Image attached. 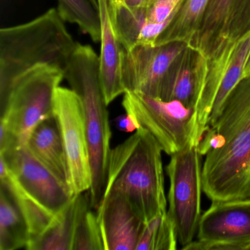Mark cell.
I'll use <instances>...</instances> for the list:
<instances>
[{
    "label": "cell",
    "mask_w": 250,
    "mask_h": 250,
    "mask_svg": "<svg viewBox=\"0 0 250 250\" xmlns=\"http://www.w3.org/2000/svg\"><path fill=\"white\" fill-rule=\"evenodd\" d=\"M194 59V51L187 46L171 67L165 80L161 99L178 100L187 107L195 110L197 94Z\"/></svg>",
    "instance_id": "e0dca14e"
},
{
    "label": "cell",
    "mask_w": 250,
    "mask_h": 250,
    "mask_svg": "<svg viewBox=\"0 0 250 250\" xmlns=\"http://www.w3.org/2000/svg\"><path fill=\"white\" fill-rule=\"evenodd\" d=\"M200 156L197 145L191 143L172 155L166 167L169 179L167 213L182 249L192 242L201 217Z\"/></svg>",
    "instance_id": "52a82bcc"
},
{
    "label": "cell",
    "mask_w": 250,
    "mask_h": 250,
    "mask_svg": "<svg viewBox=\"0 0 250 250\" xmlns=\"http://www.w3.org/2000/svg\"><path fill=\"white\" fill-rule=\"evenodd\" d=\"M55 8L35 20L0 30V96L30 70L49 65L65 71L77 47Z\"/></svg>",
    "instance_id": "3957f363"
},
{
    "label": "cell",
    "mask_w": 250,
    "mask_h": 250,
    "mask_svg": "<svg viewBox=\"0 0 250 250\" xmlns=\"http://www.w3.org/2000/svg\"><path fill=\"white\" fill-rule=\"evenodd\" d=\"M250 75V50L247 57V62H246L245 68H244V77Z\"/></svg>",
    "instance_id": "4316f807"
},
{
    "label": "cell",
    "mask_w": 250,
    "mask_h": 250,
    "mask_svg": "<svg viewBox=\"0 0 250 250\" xmlns=\"http://www.w3.org/2000/svg\"><path fill=\"white\" fill-rule=\"evenodd\" d=\"M73 250H104L97 213L90 207L88 196L79 213Z\"/></svg>",
    "instance_id": "603a6c76"
},
{
    "label": "cell",
    "mask_w": 250,
    "mask_h": 250,
    "mask_svg": "<svg viewBox=\"0 0 250 250\" xmlns=\"http://www.w3.org/2000/svg\"><path fill=\"white\" fill-rule=\"evenodd\" d=\"M209 0H183L173 20L159 36L155 45L173 42L189 43L200 27Z\"/></svg>",
    "instance_id": "ffe728a7"
},
{
    "label": "cell",
    "mask_w": 250,
    "mask_h": 250,
    "mask_svg": "<svg viewBox=\"0 0 250 250\" xmlns=\"http://www.w3.org/2000/svg\"><path fill=\"white\" fill-rule=\"evenodd\" d=\"M58 11L64 21L76 24L94 42L101 39L99 10L90 0H58Z\"/></svg>",
    "instance_id": "7402d4cb"
},
{
    "label": "cell",
    "mask_w": 250,
    "mask_h": 250,
    "mask_svg": "<svg viewBox=\"0 0 250 250\" xmlns=\"http://www.w3.org/2000/svg\"><path fill=\"white\" fill-rule=\"evenodd\" d=\"M197 238L209 242L250 244V200L212 202L201 215Z\"/></svg>",
    "instance_id": "7c38bea8"
},
{
    "label": "cell",
    "mask_w": 250,
    "mask_h": 250,
    "mask_svg": "<svg viewBox=\"0 0 250 250\" xmlns=\"http://www.w3.org/2000/svg\"><path fill=\"white\" fill-rule=\"evenodd\" d=\"M101 22L99 73L106 104L125 93L121 74L123 47L115 24V8L110 0H97Z\"/></svg>",
    "instance_id": "4fadbf2b"
},
{
    "label": "cell",
    "mask_w": 250,
    "mask_h": 250,
    "mask_svg": "<svg viewBox=\"0 0 250 250\" xmlns=\"http://www.w3.org/2000/svg\"><path fill=\"white\" fill-rule=\"evenodd\" d=\"M202 188L212 202L250 200V75L227 98L198 146Z\"/></svg>",
    "instance_id": "6da1fadb"
},
{
    "label": "cell",
    "mask_w": 250,
    "mask_h": 250,
    "mask_svg": "<svg viewBox=\"0 0 250 250\" xmlns=\"http://www.w3.org/2000/svg\"><path fill=\"white\" fill-rule=\"evenodd\" d=\"M53 113L66 155L71 194L74 196L87 192L92 186V172L81 99L71 89L58 87L55 92Z\"/></svg>",
    "instance_id": "ba28073f"
},
{
    "label": "cell",
    "mask_w": 250,
    "mask_h": 250,
    "mask_svg": "<svg viewBox=\"0 0 250 250\" xmlns=\"http://www.w3.org/2000/svg\"><path fill=\"white\" fill-rule=\"evenodd\" d=\"M0 160L23 189L53 214L72 198L69 187L42 165L25 146L1 152Z\"/></svg>",
    "instance_id": "30bf717a"
},
{
    "label": "cell",
    "mask_w": 250,
    "mask_h": 250,
    "mask_svg": "<svg viewBox=\"0 0 250 250\" xmlns=\"http://www.w3.org/2000/svg\"><path fill=\"white\" fill-rule=\"evenodd\" d=\"M182 1L157 0L150 8H146V17L151 22H164L174 14Z\"/></svg>",
    "instance_id": "cb8c5ba5"
},
{
    "label": "cell",
    "mask_w": 250,
    "mask_h": 250,
    "mask_svg": "<svg viewBox=\"0 0 250 250\" xmlns=\"http://www.w3.org/2000/svg\"><path fill=\"white\" fill-rule=\"evenodd\" d=\"M25 146L42 165L69 187L66 155L54 113L36 125Z\"/></svg>",
    "instance_id": "9a60e30c"
},
{
    "label": "cell",
    "mask_w": 250,
    "mask_h": 250,
    "mask_svg": "<svg viewBox=\"0 0 250 250\" xmlns=\"http://www.w3.org/2000/svg\"><path fill=\"white\" fill-rule=\"evenodd\" d=\"M147 0H124V5L131 11L146 8Z\"/></svg>",
    "instance_id": "484cf974"
},
{
    "label": "cell",
    "mask_w": 250,
    "mask_h": 250,
    "mask_svg": "<svg viewBox=\"0 0 250 250\" xmlns=\"http://www.w3.org/2000/svg\"><path fill=\"white\" fill-rule=\"evenodd\" d=\"M110 1L113 3L115 8H118L124 5V0H110Z\"/></svg>",
    "instance_id": "83f0119b"
},
{
    "label": "cell",
    "mask_w": 250,
    "mask_h": 250,
    "mask_svg": "<svg viewBox=\"0 0 250 250\" xmlns=\"http://www.w3.org/2000/svg\"><path fill=\"white\" fill-rule=\"evenodd\" d=\"M96 213L104 250H136L145 221L125 197L106 194Z\"/></svg>",
    "instance_id": "8fae6325"
},
{
    "label": "cell",
    "mask_w": 250,
    "mask_h": 250,
    "mask_svg": "<svg viewBox=\"0 0 250 250\" xmlns=\"http://www.w3.org/2000/svg\"><path fill=\"white\" fill-rule=\"evenodd\" d=\"M162 151L143 128L115 146L109 155L103 197L109 193L124 196L145 222L166 212Z\"/></svg>",
    "instance_id": "7a4b0ae2"
},
{
    "label": "cell",
    "mask_w": 250,
    "mask_h": 250,
    "mask_svg": "<svg viewBox=\"0 0 250 250\" xmlns=\"http://www.w3.org/2000/svg\"><path fill=\"white\" fill-rule=\"evenodd\" d=\"M64 78L83 104L92 172V186L87 196L90 207L96 211L106 184L112 132L101 84L99 56L91 46L77 43Z\"/></svg>",
    "instance_id": "277c9868"
},
{
    "label": "cell",
    "mask_w": 250,
    "mask_h": 250,
    "mask_svg": "<svg viewBox=\"0 0 250 250\" xmlns=\"http://www.w3.org/2000/svg\"><path fill=\"white\" fill-rule=\"evenodd\" d=\"M176 231L167 210L145 222L136 250H175Z\"/></svg>",
    "instance_id": "44dd1931"
},
{
    "label": "cell",
    "mask_w": 250,
    "mask_h": 250,
    "mask_svg": "<svg viewBox=\"0 0 250 250\" xmlns=\"http://www.w3.org/2000/svg\"><path fill=\"white\" fill-rule=\"evenodd\" d=\"M187 46L184 42H173L124 48L121 74L125 92H137L162 99L168 73Z\"/></svg>",
    "instance_id": "9c48e42d"
},
{
    "label": "cell",
    "mask_w": 250,
    "mask_h": 250,
    "mask_svg": "<svg viewBox=\"0 0 250 250\" xmlns=\"http://www.w3.org/2000/svg\"><path fill=\"white\" fill-rule=\"evenodd\" d=\"M244 0H209L200 27L188 47L196 60H204L227 42Z\"/></svg>",
    "instance_id": "5bb4252c"
},
{
    "label": "cell",
    "mask_w": 250,
    "mask_h": 250,
    "mask_svg": "<svg viewBox=\"0 0 250 250\" xmlns=\"http://www.w3.org/2000/svg\"><path fill=\"white\" fill-rule=\"evenodd\" d=\"M30 241L24 215L9 188L0 184V250L25 248Z\"/></svg>",
    "instance_id": "ac0fdd59"
},
{
    "label": "cell",
    "mask_w": 250,
    "mask_h": 250,
    "mask_svg": "<svg viewBox=\"0 0 250 250\" xmlns=\"http://www.w3.org/2000/svg\"><path fill=\"white\" fill-rule=\"evenodd\" d=\"M247 3L249 4V5L250 6V0H247Z\"/></svg>",
    "instance_id": "4dcf8cb0"
},
{
    "label": "cell",
    "mask_w": 250,
    "mask_h": 250,
    "mask_svg": "<svg viewBox=\"0 0 250 250\" xmlns=\"http://www.w3.org/2000/svg\"><path fill=\"white\" fill-rule=\"evenodd\" d=\"M122 104L125 112L134 118L140 128L155 137L167 154L172 156L191 143L198 146L200 131L196 111L179 101H165L126 91Z\"/></svg>",
    "instance_id": "8992f818"
},
{
    "label": "cell",
    "mask_w": 250,
    "mask_h": 250,
    "mask_svg": "<svg viewBox=\"0 0 250 250\" xmlns=\"http://www.w3.org/2000/svg\"><path fill=\"white\" fill-rule=\"evenodd\" d=\"M87 192L73 196L69 202L54 216L50 225L29 243L28 250H73L77 219Z\"/></svg>",
    "instance_id": "2e32d148"
},
{
    "label": "cell",
    "mask_w": 250,
    "mask_h": 250,
    "mask_svg": "<svg viewBox=\"0 0 250 250\" xmlns=\"http://www.w3.org/2000/svg\"><path fill=\"white\" fill-rule=\"evenodd\" d=\"M0 181L9 188L24 215L28 227L30 243L43 233L55 214L39 204L23 189L2 160H0Z\"/></svg>",
    "instance_id": "d6986e66"
},
{
    "label": "cell",
    "mask_w": 250,
    "mask_h": 250,
    "mask_svg": "<svg viewBox=\"0 0 250 250\" xmlns=\"http://www.w3.org/2000/svg\"><path fill=\"white\" fill-rule=\"evenodd\" d=\"M63 78L62 70L40 65L17 79L0 96V125L21 146H25L36 125L53 114L55 92Z\"/></svg>",
    "instance_id": "5b68a950"
},
{
    "label": "cell",
    "mask_w": 250,
    "mask_h": 250,
    "mask_svg": "<svg viewBox=\"0 0 250 250\" xmlns=\"http://www.w3.org/2000/svg\"><path fill=\"white\" fill-rule=\"evenodd\" d=\"M157 0H147V5H146V8H150L152 5L155 3Z\"/></svg>",
    "instance_id": "f1b7e54d"
},
{
    "label": "cell",
    "mask_w": 250,
    "mask_h": 250,
    "mask_svg": "<svg viewBox=\"0 0 250 250\" xmlns=\"http://www.w3.org/2000/svg\"><path fill=\"white\" fill-rule=\"evenodd\" d=\"M90 2L93 3V5H94L96 8H98V1L97 0H90Z\"/></svg>",
    "instance_id": "f546056e"
},
{
    "label": "cell",
    "mask_w": 250,
    "mask_h": 250,
    "mask_svg": "<svg viewBox=\"0 0 250 250\" xmlns=\"http://www.w3.org/2000/svg\"><path fill=\"white\" fill-rule=\"evenodd\" d=\"M112 124L117 129L125 133L134 132L140 128L134 118L127 112L116 117Z\"/></svg>",
    "instance_id": "d4e9b609"
}]
</instances>
